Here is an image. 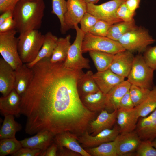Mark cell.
Instances as JSON below:
<instances>
[{
	"instance_id": "cell-47",
	"label": "cell",
	"mask_w": 156,
	"mask_h": 156,
	"mask_svg": "<svg viewBox=\"0 0 156 156\" xmlns=\"http://www.w3.org/2000/svg\"><path fill=\"white\" fill-rule=\"evenodd\" d=\"M140 1V0H126L125 3L129 10L135 12L139 8Z\"/></svg>"
},
{
	"instance_id": "cell-41",
	"label": "cell",
	"mask_w": 156,
	"mask_h": 156,
	"mask_svg": "<svg viewBox=\"0 0 156 156\" xmlns=\"http://www.w3.org/2000/svg\"><path fill=\"white\" fill-rule=\"evenodd\" d=\"M42 151L39 149L22 147L12 156H40Z\"/></svg>"
},
{
	"instance_id": "cell-39",
	"label": "cell",
	"mask_w": 156,
	"mask_h": 156,
	"mask_svg": "<svg viewBox=\"0 0 156 156\" xmlns=\"http://www.w3.org/2000/svg\"><path fill=\"white\" fill-rule=\"evenodd\" d=\"M125 2L118 9L116 12L117 16L122 21L130 22L134 21L133 17L135 12L129 10L125 4Z\"/></svg>"
},
{
	"instance_id": "cell-34",
	"label": "cell",
	"mask_w": 156,
	"mask_h": 156,
	"mask_svg": "<svg viewBox=\"0 0 156 156\" xmlns=\"http://www.w3.org/2000/svg\"><path fill=\"white\" fill-rule=\"evenodd\" d=\"M51 13L58 17L61 26V32L64 33L67 31L64 20V16L67 10L66 1L65 0H52Z\"/></svg>"
},
{
	"instance_id": "cell-25",
	"label": "cell",
	"mask_w": 156,
	"mask_h": 156,
	"mask_svg": "<svg viewBox=\"0 0 156 156\" xmlns=\"http://www.w3.org/2000/svg\"><path fill=\"white\" fill-rule=\"evenodd\" d=\"M93 73L91 70L84 72L79 78L77 82V89L81 97L99 90L93 77Z\"/></svg>"
},
{
	"instance_id": "cell-17",
	"label": "cell",
	"mask_w": 156,
	"mask_h": 156,
	"mask_svg": "<svg viewBox=\"0 0 156 156\" xmlns=\"http://www.w3.org/2000/svg\"><path fill=\"white\" fill-rule=\"evenodd\" d=\"M55 136L52 132L46 130L39 132L35 135L20 142L23 147L39 149L42 152L54 142Z\"/></svg>"
},
{
	"instance_id": "cell-48",
	"label": "cell",
	"mask_w": 156,
	"mask_h": 156,
	"mask_svg": "<svg viewBox=\"0 0 156 156\" xmlns=\"http://www.w3.org/2000/svg\"><path fill=\"white\" fill-rule=\"evenodd\" d=\"M13 10H7L2 14L0 16V25L9 18L13 16Z\"/></svg>"
},
{
	"instance_id": "cell-28",
	"label": "cell",
	"mask_w": 156,
	"mask_h": 156,
	"mask_svg": "<svg viewBox=\"0 0 156 156\" xmlns=\"http://www.w3.org/2000/svg\"><path fill=\"white\" fill-rule=\"evenodd\" d=\"M137 27L134 20L130 22L122 21L112 25L108 30L106 36L118 41L125 34Z\"/></svg>"
},
{
	"instance_id": "cell-37",
	"label": "cell",
	"mask_w": 156,
	"mask_h": 156,
	"mask_svg": "<svg viewBox=\"0 0 156 156\" xmlns=\"http://www.w3.org/2000/svg\"><path fill=\"white\" fill-rule=\"evenodd\" d=\"M112 25L106 21L99 19L88 33L97 36L106 37Z\"/></svg>"
},
{
	"instance_id": "cell-42",
	"label": "cell",
	"mask_w": 156,
	"mask_h": 156,
	"mask_svg": "<svg viewBox=\"0 0 156 156\" xmlns=\"http://www.w3.org/2000/svg\"><path fill=\"white\" fill-rule=\"evenodd\" d=\"M135 107L129 91L121 99L118 109H129L133 108Z\"/></svg>"
},
{
	"instance_id": "cell-2",
	"label": "cell",
	"mask_w": 156,
	"mask_h": 156,
	"mask_svg": "<svg viewBox=\"0 0 156 156\" xmlns=\"http://www.w3.org/2000/svg\"><path fill=\"white\" fill-rule=\"evenodd\" d=\"M45 5L43 0H20L13 10L15 29L20 34L38 30L41 27Z\"/></svg>"
},
{
	"instance_id": "cell-13",
	"label": "cell",
	"mask_w": 156,
	"mask_h": 156,
	"mask_svg": "<svg viewBox=\"0 0 156 156\" xmlns=\"http://www.w3.org/2000/svg\"><path fill=\"white\" fill-rule=\"evenodd\" d=\"M118 156H125L137 149L141 141L136 132L120 133L114 140Z\"/></svg>"
},
{
	"instance_id": "cell-45",
	"label": "cell",
	"mask_w": 156,
	"mask_h": 156,
	"mask_svg": "<svg viewBox=\"0 0 156 156\" xmlns=\"http://www.w3.org/2000/svg\"><path fill=\"white\" fill-rule=\"evenodd\" d=\"M58 150L57 145L54 142L42 153L40 156H56Z\"/></svg>"
},
{
	"instance_id": "cell-3",
	"label": "cell",
	"mask_w": 156,
	"mask_h": 156,
	"mask_svg": "<svg viewBox=\"0 0 156 156\" xmlns=\"http://www.w3.org/2000/svg\"><path fill=\"white\" fill-rule=\"evenodd\" d=\"M45 36L38 30L20 34L18 38V48L23 64L33 62L37 57L43 43Z\"/></svg>"
},
{
	"instance_id": "cell-10",
	"label": "cell",
	"mask_w": 156,
	"mask_h": 156,
	"mask_svg": "<svg viewBox=\"0 0 156 156\" xmlns=\"http://www.w3.org/2000/svg\"><path fill=\"white\" fill-rule=\"evenodd\" d=\"M120 133L119 127L104 130L94 135H90L88 131L78 137V140L82 147H94L103 143L114 141Z\"/></svg>"
},
{
	"instance_id": "cell-7",
	"label": "cell",
	"mask_w": 156,
	"mask_h": 156,
	"mask_svg": "<svg viewBox=\"0 0 156 156\" xmlns=\"http://www.w3.org/2000/svg\"><path fill=\"white\" fill-rule=\"evenodd\" d=\"M155 41L147 30L138 27L125 34L118 42L126 50L142 52Z\"/></svg>"
},
{
	"instance_id": "cell-38",
	"label": "cell",
	"mask_w": 156,
	"mask_h": 156,
	"mask_svg": "<svg viewBox=\"0 0 156 156\" xmlns=\"http://www.w3.org/2000/svg\"><path fill=\"white\" fill-rule=\"evenodd\" d=\"M99 20L93 15L86 12L79 22L81 29L85 34L88 33Z\"/></svg>"
},
{
	"instance_id": "cell-30",
	"label": "cell",
	"mask_w": 156,
	"mask_h": 156,
	"mask_svg": "<svg viewBox=\"0 0 156 156\" xmlns=\"http://www.w3.org/2000/svg\"><path fill=\"white\" fill-rule=\"evenodd\" d=\"M88 52L97 71H102L109 69L114 55L95 51H90Z\"/></svg>"
},
{
	"instance_id": "cell-5",
	"label": "cell",
	"mask_w": 156,
	"mask_h": 156,
	"mask_svg": "<svg viewBox=\"0 0 156 156\" xmlns=\"http://www.w3.org/2000/svg\"><path fill=\"white\" fill-rule=\"evenodd\" d=\"M17 32L15 29L0 33V53L2 58L15 70L23 63L18 48Z\"/></svg>"
},
{
	"instance_id": "cell-15",
	"label": "cell",
	"mask_w": 156,
	"mask_h": 156,
	"mask_svg": "<svg viewBox=\"0 0 156 156\" xmlns=\"http://www.w3.org/2000/svg\"><path fill=\"white\" fill-rule=\"evenodd\" d=\"M140 118L135 107L129 109L117 110L116 120L120 133L133 131Z\"/></svg>"
},
{
	"instance_id": "cell-26",
	"label": "cell",
	"mask_w": 156,
	"mask_h": 156,
	"mask_svg": "<svg viewBox=\"0 0 156 156\" xmlns=\"http://www.w3.org/2000/svg\"><path fill=\"white\" fill-rule=\"evenodd\" d=\"M80 98L83 104L92 112H97L105 109L106 94L100 90Z\"/></svg>"
},
{
	"instance_id": "cell-8",
	"label": "cell",
	"mask_w": 156,
	"mask_h": 156,
	"mask_svg": "<svg viewBox=\"0 0 156 156\" xmlns=\"http://www.w3.org/2000/svg\"><path fill=\"white\" fill-rule=\"evenodd\" d=\"M82 48L83 53L95 51L113 55L126 50L118 41L107 36H97L89 33L85 34Z\"/></svg>"
},
{
	"instance_id": "cell-29",
	"label": "cell",
	"mask_w": 156,
	"mask_h": 156,
	"mask_svg": "<svg viewBox=\"0 0 156 156\" xmlns=\"http://www.w3.org/2000/svg\"><path fill=\"white\" fill-rule=\"evenodd\" d=\"M14 116L8 114L4 116L0 130V139L15 137L16 133L21 130V125L15 120Z\"/></svg>"
},
{
	"instance_id": "cell-27",
	"label": "cell",
	"mask_w": 156,
	"mask_h": 156,
	"mask_svg": "<svg viewBox=\"0 0 156 156\" xmlns=\"http://www.w3.org/2000/svg\"><path fill=\"white\" fill-rule=\"evenodd\" d=\"M71 36L68 35L64 38H58L50 61L52 63L64 62L65 60L71 44Z\"/></svg>"
},
{
	"instance_id": "cell-20",
	"label": "cell",
	"mask_w": 156,
	"mask_h": 156,
	"mask_svg": "<svg viewBox=\"0 0 156 156\" xmlns=\"http://www.w3.org/2000/svg\"><path fill=\"white\" fill-rule=\"evenodd\" d=\"M21 96L14 89L8 95L0 97V112L4 116L11 114L16 117L21 114Z\"/></svg>"
},
{
	"instance_id": "cell-21",
	"label": "cell",
	"mask_w": 156,
	"mask_h": 156,
	"mask_svg": "<svg viewBox=\"0 0 156 156\" xmlns=\"http://www.w3.org/2000/svg\"><path fill=\"white\" fill-rule=\"evenodd\" d=\"M131 85L127 80H125L106 94L105 109L109 112L117 110L121 99L129 91Z\"/></svg>"
},
{
	"instance_id": "cell-43",
	"label": "cell",
	"mask_w": 156,
	"mask_h": 156,
	"mask_svg": "<svg viewBox=\"0 0 156 156\" xmlns=\"http://www.w3.org/2000/svg\"><path fill=\"white\" fill-rule=\"evenodd\" d=\"M20 0H0V12L2 14L8 10H13Z\"/></svg>"
},
{
	"instance_id": "cell-33",
	"label": "cell",
	"mask_w": 156,
	"mask_h": 156,
	"mask_svg": "<svg viewBox=\"0 0 156 156\" xmlns=\"http://www.w3.org/2000/svg\"><path fill=\"white\" fill-rule=\"evenodd\" d=\"M20 142L16 137L1 139L0 141V156L10 155L22 148Z\"/></svg>"
},
{
	"instance_id": "cell-40",
	"label": "cell",
	"mask_w": 156,
	"mask_h": 156,
	"mask_svg": "<svg viewBox=\"0 0 156 156\" xmlns=\"http://www.w3.org/2000/svg\"><path fill=\"white\" fill-rule=\"evenodd\" d=\"M143 57L146 64L153 70H156V46L146 49Z\"/></svg>"
},
{
	"instance_id": "cell-14",
	"label": "cell",
	"mask_w": 156,
	"mask_h": 156,
	"mask_svg": "<svg viewBox=\"0 0 156 156\" xmlns=\"http://www.w3.org/2000/svg\"><path fill=\"white\" fill-rule=\"evenodd\" d=\"M93 77L99 90L106 94L124 81L125 79L115 74L109 69L97 71L93 73Z\"/></svg>"
},
{
	"instance_id": "cell-12",
	"label": "cell",
	"mask_w": 156,
	"mask_h": 156,
	"mask_svg": "<svg viewBox=\"0 0 156 156\" xmlns=\"http://www.w3.org/2000/svg\"><path fill=\"white\" fill-rule=\"evenodd\" d=\"M134 56L132 52L125 50L114 55L109 69L115 74L127 77L131 69Z\"/></svg>"
},
{
	"instance_id": "cell-23",
	"label": "cell",
	"mask_w": 156,
	"mask_h": 156,
	"mask_svg": "<svg viewBox=\"0 0 156 156\" xmlns=\"http://www.w3.org/2000/svg\"><path fill=\"white\" fill-rule=\"evenodd\" d=\"M14 89L21 96L25 92L32 80L33 71L26 64L15 70Z\"/></svg>"
},
{
	"instance_id": "cell-35",
	"label": "cell",
	"mask_w": 156,
	"mask_h": 156,
	"mask_svg": "<svg viewBox=\"0 0 156 156\" xmlns=\"http://www.w3.org/2000/svg\"><path fill=\"white\" fill-rule=\"evenodd\" d=\"M151 90L131 85L129 92L135 107L139 105L145 100Z\"/></svg>"
},
{
	"instance_id": "cell-31",
	"label": "cell",
	"mask_w": 156,
	"mask_h": 156,
	"mask_svg": "<svg viewBox=\"0 0 156 156\" xmlns=\"http://www.w3.org/2000/svg\"><path fill=\"white\" fill-rule=\"evenodd\" d=\"M135 107L140 118L147 116L156 109V86L150 90L145 100Z\"/></svg>"
},
{
	"instance_id": "cell-51",
	"label": "cell",
	"mask_w": 156,
	"mask_h": 156,
	"mask_svg": "<svg viewBox=\"0 0 156 156\" xmlns=\"http://www.w3.org/2000/svg\"><path fill=\"white\" fill-rule=\"evenodd\" d=\"M29 0V1H37V0Z\"/></svg>"
},
{
	"instance_id": "cell-36",
	"label": "cell",
	"mask_w": 156,
	"mask_h": 156,
	"mask_svg": "<svg viewBox=\"0 0 156 156\" xmlns=\"http://www.w3.org/2000/svg\"><path fill=\"white\" fill-rule=\"evenodd\" d=\"M136 150L137 156H156V149L148 140L141 141Z\"/></svg>"
},
{
	"instance_id": "cell-50",
	"label": "cell",
	"mask_w": 156,
	"mask_h": 156,
	"mask_svg": "<svg viewBox=\"0 0 156 156\" xmlns=\"http://www.w3.org/2000/svg\"><path fill=\"white\" fill-rule=\"evenodd\" d=\"M151 143L153 146L156 149V137L151 141Z\"/></svg>"
},
{
	"instance_id": "cell-32",
	"label": "cell",
	"mask_w": 156,
	"mask_h": 156,
	"mask_svg": "<svg viewBox=\"0 0 156 156\" xmlns=\"http://www.w3.org/2000/svg\"><path fill=\"white\" fill-rule=\"evenodd\" d=\"M91 156H117L114 141L107 142L99 146L85 149Z\"/></svg>"
},
{
	"instance_id": "cell-4",
	"label": "cell",
	"mask_w": 156,
	"mask_h": 156,
	"mask_svg": "<svg viewBox=\"0 0 156 156\" xmlns=\"http://www.w3.org/2000/svg\"><path fill=\"white\" fill-rule=\"evenodd\" d=\"M154 71L146 63L143 56L137 55L134 57L127 80L131 85L151 89Z\"/></svg>"
},
{
	"instance_id": "cell-1",
	"label": "cell",
	"mask_w": 156,
	"mask_h": 156,
	"mask_svg": "<svg viewBox=\"0 0 156 156\" xmlns=\"http://www.w3.org/2000/svg\"><path fill=\"white\" fill-rule=\"evenodd\" d=\"M45 58L32 68L31 81L21 96V114L27 118L25 131L33 135L48 130L55 135L69 131L82 135L96 112L83 103L77 89L83 73L52 63Z\"/></svg>"
},
{
	"instance_id": "cell-24",
	"label": "cell",
	"mask_w": 156,
	"mask_h": 156,
	"mask_svg": "<svg viewBox=\"0 0 156 156\" xmlns=\"http://www.w3.org/2000/svg\"><path fill=\"white\" fill-rule=\"evenodd\" d=\"M42 45L36 59L32 62L26 64L31 68L39 61L45 58H50L56 45L58 38L51 32H48L44 35Z\"/></svg>"
},
{
	"instance_id": "cell-44",
	"label": "cell",
	"mask_w": 156,
	"mask_h": 156,
	"mask_svg": "<svg viewBox=\"0 0 156 156\" xmlns=\"http://www.w3.org/2000/svg\"><path fill=\"white\" fill-rule=\"evenodd\" d=\"M15 29V23L13 17H11L0 25V33Z\"/></svg>"
},
{
	"instance_id": "cell-9",
	"label": "cell",
	"mask_w": 156,
	"mask_h": 156,
	"mask_svg": "<svg viewBox=\"0 0 156 156\" xmlns=\"http://www.w3.org/2000/svg\"><path fill=\"white\" fill-rule=\"evenodd\" d=\"M126 0H111L99 5L87 4V12L98 19L106 21L112 25L122 21L117 16V10Z\"/></svg>"
},
{
	"instance_id": "cell-16",
	"label": "cell",
	"mask_w": 156,
	"mask_h": 156,
	"mask_svg": "<svg viewBox=\"0 0 156 156\" xmlns=\"http://www.w3.org/2000/svg\"><path fill=\"white\" fill-rule=\"evenodd\" d=\"M136 128L140 139L152 141L156 137V109L147 116L141 117Z\"/></svg>"
},
{
	"instance_id": "cell-11",
	"label": "cell",
	"mask_w": 156,
	"mask_h": 156,
	"mask_svg": "<svg viewBox=\"0 0 156 156\" xmlns=\"http://www.w3.org/2000/svg\"><path fill=\"white\" fill-rule=\"evenodd\" d=\"M67 10L64 16L66 31L75 29L87 12V3L83 0H67Z\"/></svg>"
},
{
	"instance_id": "cell-18",
	"label": "cell",
	"mask_w": 156,
	"mask_h": 156,
	"mask_svg": "<svg viewBox=\"0 0 156 156\" xmlns=\"http://www.w3.org/2000/svg\"><path fill=\"white\" fill-rule=\"evenodd\" d=\"M78 136L67 131L55 135L54 142L58 147H64L80 154L82 156H91L79 143Z\"/></svg>"
},
{
	"instance_id": "cell-22",
	"label": "cell",
	"mask_w": 156,
	"mask_h": 156,
	"mask_svg": "<svg viewBox=\"0 0 156 156\" xmlns=\"http://www.w3.org/2000/svg\"><path fill=\"white\" fill-rule=\"evenodd\" d=\"M117 110L111 112L106 110H102L95 119L92 120L89 123L88 127L94 135L101 131L107 129H111L116 120Z\"/></svg>"
},
{
	"instance_id": "cell-49",
	"label": "cell",
	"mask_w": 156,
	"mask_h": 156,
	"mask_svg": "<svg viewBox=\"0 0 156 156\" xmlns=\"http://www.w3.org/2000/svg\"><path fill=\"white\" fill-rule=\"evenodd\" d=\"M87 4L91 3L95 4L97 3L99 0H83Z\"/></svg>"
},
{
	"instance_id": "cell-6",
	"label": "cell",
	"mask_w": 156,
	"mask_h": 156,
	"mask_svg": "<svg viewBox=\"0 0 156 156\" xmlns=\"http://www.w3.org/2000/svg\"><path fill=\"white\" fill-rule=\"evenodd\" d=\"M75 29L76 32L75 39L70 46L67 57L63 62L64 65L66 68L72 70L89 69L90 68V61L82 55V43L85 34L78 25Z\"/></svg>"
},
{
	"instance_id": "cell-19",
	"label": "cell",
	"mask_w": 156,
	"mask_h": 156,
	"mask_svg": "<svg viewBox=\"0 0 156 156\" xmlns=\"http://www.w3.org/2000/svg\"><path fill=\"white\" fill-rule=\"evenodd\" d=\"M15 70L2 57L0 59V92L5 96L14 89Z\"/></svg>"
},
{
	"instance_id": "cell-46",
	"label": "cell",
	"mask_w": 156,
	"mask_h": 156,
	"mask_svg": "<svg viewBox=\"0 0 156 156\" xmlns=\"http://www.w3.org/2000/svg\"><path fill=\"white\" fill-rule=\"evenodd\" d=\"M57 156H81L78 153L64 147H58Z\"/></svg>"
}]
</instances>
